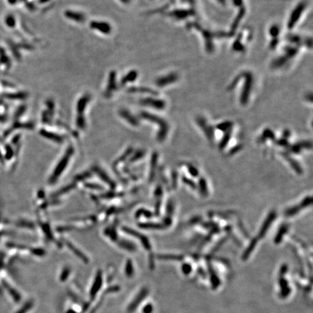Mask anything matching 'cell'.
<instances>
[{
	"label": "cell",
	"mask_w": 313,
	"mask_h": 313,
	"mask_svg": "<svg viewBox=\"0 0 313 313\" xmlns=\"http://www.w3.org/2000/svg\"><path fill=\"white\" fill-rule=\"evenodd\" d=\"M242 145H237V146H236L235 147H233V148L232 149L231 151H230V153H229V154H234L235 153L238 152L239 150H241V149H242Z\"/></svg>",
	"instance_id": "38"
},
{
	"label": "cell",
	"mask_w": 313,
	"mask_h": 313,
	"mask_svg": "<svg viewBox=\"0 0 313 313\" xmlns=\"http://www.w3.org/2000/svg\"><path fill=\"white\" fill-rule=\"evenodd\" d=\"M257 241H258V238H254L253 239H251L249 245L246 247V249L245 251H244V252L243 253V255H242V260H243L245 261L247 260L248 258H249L250 255L252 253L254 249H255V246H256V245H257Z\"/></svg>",
	"instance_id": "15"
},
{
	"label": "cell",
	"mask_w": 313,
	"mask_h": 313,
	"mask_svg": "<svg viewBox=\"0 0 313 313\" xmlns=\"http://www.w3.org/2000/svg\"><path fill=\"white\" fill-rule=\"evenodd\" d=\"M68 156H69V155H68L67 157L63 158V159H62V160H61L60 163V164H59L58 166H57V169H56V170H55V174H54L53 181H55V178H57V176H59V175H60L61 172L62 171V170H63V169H65V167L66 165H67Z\"/></svg>",
	"instance_id": "22"
},
{
	"label": "cell",
	"mask_w": 313,
	"mask_h": 313,
	"mask_svg": "<svg viewBox=\"0 0 313 313\" xmlns=\"http://www.w3.org/2000/svg\"><path fill=\"white\" fill-rule=\"evenodd\" d=\"M33 300H28V301H27L26 303L24 304V305H23V307H21V308L15 313H26L28 311H29L30 309L33 307Z\"/></svg>",
	"instance_id": "25"
},
{
	"label": "cell",
	"mask_w": 313,
	"mask_h": 313,
	"mask_svg": "<svg viewBox=\"0 0 313 313\" xmlns=\"http://www.w3.org/2000/svg\"><path fill=\"white\" fill-rule=\"evenodd\" d=\"M306 6L307 5L305 2H301L296 5V7H295V8L292 10L287 22V27L289 30L293 29L294 26L297 24L300 17L305 11Z\"/></svg>",
	"instance_id": "2"
},
{
	"label": "cell",
	"mask_w": 313,
	"mask_h": 313,
	"mask_svg": "<svg viewBox=\"0 0 313 313\" xmlns=\"http://www.w3.org/2000/svg\"><path fill=\"white\" fill-rule=\"evenodd\" d=\"M134 267H133L132 262H131L130 260H128L127 261L126 265H125V275H126L128 277H129V278H131V277H132L133 275H134Z\"/></svg>",
	"instance_id": "26"
},
{
	"label": "cell",
	"mask_w": 313,
	"mask_h": 313,
	"mask_svg": "<svg viewBox=\"0 0 313 313\" xmlns=\"http://www.w3.org/2000/svg\"><path fill=\"white\" fill-rule=\"evenodd\" d=\"M231 128L229 129V130L226 131V134L224 135L222 141H220V145H219V148H220V149H223L226 147V146L227 145L228 141H229L230 138H231Z\"/></svg>",
	"instance_id": "24"
},
{
	"label": "cell",
	"mask_w": 313,
	"mask_h": 313,
	"mask_svg": "<svg viewBox=\"0 0 313 313\" xmlns=\"http://www.w3.org/2000/svg\"><path fill=\"white\" fill-rule=\"evenodd\" d=\"M167 210H168V211L169 215H170L172 213H173V205H172V203L171 202V201H170V202H169V204H168V207H167Z\"/></svg>",
	"instance_id": "41"
},
{
	"label": "cell",
	"mask_w": 313,
	"mask_h": 313,
	"mask_svg": "<svg viewBox=\"0 0 313 313\" xmlns=\"http://www.w3.org/2000/svg\"><path fill=\"white\" fill-rule=\"evenodd\" d=\"M142 116H143L144 118H146V119H147L149 120H152V121L157 123L158 125H160V131H159L157 138H158V140H159L160 141H164V139L167 136V134H168V131L169 129L168 125L167 124L166 122H165L164 120L161 119V118L154 115L149 114V113H147V112L142 113Z\"/></svg>",
	"instance_id": "1"
},
{
	"label": "cell",
	"mask_w": 313,
	"mask_h": 313,
	"mask_svg": "<svg viewBox=\"0 0 313 313\" xmlns=\"http://www.w3.org/2000/svg\"><path fill=\"white\" fill-rule=\"evenodd\" d=\"M289 228V225L287 223L283 224L281 226H280V228H279V230H278V233H277V234L276 236V238H275V240H274V242L276 244H280V242H281L282 239H283V237L286 235V233H287Z\"/></svg>",
	"instance_id": "17"
},
{
	"label": "cell",
	"mask_w": 313,
	"mask_h": 313,
	"mask_svg": "<svg viewBox=\"0 0 313 313\" xmlns=\"http://www.w3.org/2000/svg\"><path fill=\"white\" fill-rule=\"evenodd\" d=\"M115 72H111L110 74H109V82L108 85H107V91H105L106 94L110 95V93L114 90L116 89V84H115Z\"/></svg>",
	"instance_id": "19"
},
{
	"label": "cell",
	"mask_w": 313,
	"mask_h": 313,
	"mask_svg": "<svg viewBox=\"0 0 313 313\" xmlns=\"http://www.w3.org/2000/svg\"><path fill=\"white\" fill-rule=\"evenodd\" d=\"M199 185L201 195L204 196V197H207V196L208 195V188L206 181H205L204 178H201V179H199Z\"/></svg>",
	"instance_id": "23"
},
{
	"label": "cell",
	"mask_w": 313,
	"mask_h": 313,
	"mask_svg": "<svg viewBox=\"0 0 313 313\" xmlns=\"http://www.w3.org/2000/svg\"><path fill=\"white\" fill-rule=\"evenodd\" d=\"M70 271L71 270H70V269L68 268V267H66V268H65L63 270H62V272L60 275L61 281H65V280H67V278L70 275Z\"/></svg>",
	"instance_id": "31"
},
{
	"label": "cell",
	"mask_w": 313,
	"mask_h": 313,
	"mask_svg": "<svg viewBox=\"0 0 313 313\" xmlns=\"http://www.w3.org/2000/svg\"><path fill=\"white\" fill-rule=\"evenodd\" d=\"M65 15L68 18L78 23L84 22L86 19L85 15H84V14L80 13V12H78L71 11V10H68V11H66L65 13Z\"/></svg>",
	"instance_id": "12"
},
{
	"label": "cell",
	"mask_w": 313,
	"mask_h": 313,
	"mask_svg": "<svg viewBox=\"0 0 313 313\" xmlns=\"http://www.w3.org/2000/svg\"><path fill=\"white\" fill-rule=\"evenodd\" d=\"M208 270H209V273H210V280H211L212 287H213V289H216L217 288L220 286V279H219L218 276H217V275L216 274V273H215V271L214 270L213 266H212V265L210 263L208 264Z\"/></svg>",
	"instance_id": "13"
},
{
	"label": "cell",
	"mask_w": 313,
	"mask_h": 313,
	"mask_svg": "<svg viewBox=\"0 0 313 313\" xmlns=\"http://www.w3.org/2000/svg\"><path fill=\"white\" fill-rule=\"evenodd\" d=\"M2 283L3 286L6 289V290H8L9 294L11 295V296L14 299V301H15V302H19L20 301H21V294H20L17 291H15V289H13V288H12L11 286H10V284L8 283V282L5 281V280H2Z\"/></svg>",
	"instance_id": "14"
},
{
	"label": "cell",
	"mask_w": 313,
	"mask_h": 313,
	"mask_svg": "<svg viewBox=\"0 0 313 313\" xmlns=\"http://www.w3.org/2000/svg\"><path fill=\"white\" fill-rule=\"evenodd\" d=\"M90 100H91V96L89 94L84 95L79 100L78 104H77V110H78V113L81 114V113L84 112V109H85L86 107V104L89 103Z\"/></svg>",
	"instance_id": "18"
},
{
	"label": "cell",
	"mask_w": 313,
	"mask_h": 313,
	"mask_svg": "<svg viewBox=\"0 0 313 313\" xmlns=\"http://www.w3.org/2000/svg\"><path fill=\"white\" fill-rule=\"evenodd\" d=\"M142 312L143 313H152L153 306L152 304H147V305H145V307L142 309Z\"/></svg>",
	"instance_id": "34"
},
{
	"label": "cell",
	"mask_w": 313,
	"mask_h": 313,
	"mask_svg": "<svg viewBox=\"0 0 313 313\" xmlns=\"http://www.w3.org/2000/svg\"><path fill=\"white\" fill-rule=\"evenodd\" d=\"M197 122L199 124V126L201 127V128L204 131L205 133V135L207 136V137L208 138V140H210V141L211 143H213V129L212 128V127L210 125H208L207 124L206 120L202 118H198L197 119Z\"/></svg>",
	"instance_id": "10"
},
{
	"label": "cell",
	"mask_w": 313,
	"mask_h": 313,
	"mask_svg": "<svg viewBox=\"0 0 313 313\" xmlns=\"http://www.w3.org/2000/svg\"><path fill=\"white\" fill-rule=\"evenodd\" d=\"M181 269H182L183 274H185V275H188L192 270L191 266L190 264H188V263L183 264L182 268Z\"/></svg>",
	"instance_id": "32"
},
{
	"label": "cell",
	"mask_w": 313,
	"mask_h": 313,
	"mask_svg": "<svg viewBox=\"0 0 313 313\" xmlns=\"http://www.w3.org/2000/svg\"><path fill=\"white\" fill-rule=\"evenodd\" d=\"M288 267L286 265H282V267H280V276H284L286 275V273L287 272Z\"/></svg>",
	"instance_id": "39"
},
{
	"label": "cell",
	"mask_w": 313,
	"mask_h": 313,
	"mask_svg": "<svg viewBox=\"0 0 313 313\" xmlns=\"http://www.w3.org/2000/svg\"><path fill=\"white\" fill-rule=\"evenodd\" d=\"M188 170L191 175L194 176V177H197V176L199 175V171H198V170H197V168H196L195 167H194L193 165H188Z\"/></svg>",
	"instance_id": "33"
},
{
	"label": "cell",
	"mask_w": 313,
	"mask_h": 313,
	"mask_svg": "<svg viewBox=\"0 0 313 313\" xmlns=\"http://www.w3.org/2000/svg\"><path fill=\"white\" fill-rule=\"evenodd\" d=\"M90 27L92 29L98 30L100 33L104 34H109L112 30L111 25L104 21H91L90 23Z\"/></svg>",
	"instance_id": "6"
},
{
	"label": "cell",
	"mask_w": 313,
	"mask_h": 313,
	"mask_svg": "<svg viewBox=\"0 0 313 313\" xmlns=\"http://www.w3.org/2000/svg\"><path fill=\"white\" fill-rule=\"evenodd\" d=\"M215 1L217 2L220 3V4H222V5H225L226 4V0H215Z\"/></svg>",
	"instance_id": "42"
},
{
	"label": "cell",
	"mask_w": 313,
	"mask_h": 313,
	"mask_svg": "<svg viewBox=\"0 0 313 313\" xmlns=\"http://www.w3.org/2000/svg\"><path fill=\"white\" fill-rule=\"evenodd\" d=\"M142 105L147 106V107H151L153 108L162 109H164L165 107V102L163 100H160V99L155 98H146L141 100Z\"/></svg>",
	"instance_id": "7"
},
{
	"label": "cell",
	"mask_w": 313,
	"mask_h": 313,
	"mask_svg": "<svg viewBox=\"0 0 313 313\" xmlns=\"http://www.w3.org/2000/svg\"><path fill=\"white\" fill-rule=\"evenodd\" d=\"M179 79V75L175 73H169L165 75V76H163L159 78L156 80V84L158 86H165L173 84Z\"/></svg>",
	"instance_id": "8"
},
{
	"label": "cell",
	"mask_w": 313,
	"mask_h": 313,
	"mask_svg": "<svg viewBox=\"0 0 313 313\" xmlns=\"http://www.w3.org/2000/svg\"><path fill=\"white\" fill-rule=\"evenodd\" d=\"M231 126L232 123H231V122H225V123L218 124V125H217V128L219 129V130L226 131L231 129Z\"/></svg>",
	"instance_id": "28"
},
{
	"label": "cell",
	"mask_w": 313,
	"mask_h": 313,
	"mask_svg": "<svg viewBox=\"0 0 313 313\" xmlns=\"http://www.w3.org/2000/svg\"><path fill=\"white\" fill-rule=\"evenodd\" d=\"M312 147V144L309 141H302L299 143L296 144L291 147V152L294 153H298L300 152V150L302 148H311Z\"/></svg>",
	"instance_id": "20"
},
{
	"label": "cell",
	"mask_w": 313,
	"mask_h": 313,
	"mask_svg": "<svg viewBox=\"0 0 313 313\" xmlns=\"http://www.w3.org/2000/svg\"><path fill=\"white\" fill-rule=\"evenodd\" d=\"M262 137L265 138L264 140H266L267 138H271V139L273 140L275 139V135L273 134V132L271 130H270V129H266L263 132Z\"/></svg>",
	"instance_id": "30"
},
{
	"label": "cell",
	"mask_w": 313,
	"mask_h": 313,
	"mask_svg": "<svg viewBox=\"0 0 313 313\" xmlns=\"http://www.w3.org/2000/svg\"><path fill=\"white\" fill-rule=\"evenodd\" d=\"M201 220V217L200 216H197V217H194L192 220H191L190 223L191 224H197V223H199Z\"/></svg>",
	"instance_id": "40"
},
{
	"label": "cell",
	"mask_w": 313,
	"mask_h": 313,
	"mask_svg": "<svg viewBox=\"0 0 313 313\" xmlns=\"http://www.w3.org/2000/svg\"><path fill=\"white\" fill-rule=\"evenodd\" d=\"M282 155H283V157H285L286 160L289 162V164L291 165V166L292 167V168L294 169L295 171H296V172H298L299 175H301V174L302 173V169L297 162L295 160L293 159L292 157H291V156H289L288 154H286V153H283Z\"/></svg>",
	"instance_id": "16"
},
{
	"label": "cell",
	"mask_w": 313,
	"mask_h": 313,
	"mask_svg": "<svg viewBox=\"0 0 313 313\" xmlns=\"http://www.w3.org/2000/svg\"><path fill=\"white\" fill-rule=\"evenodd\" d=\"M120 287L118 286H113L109 287L108 289L106 290V293H113V292H117V291H119Z\"/></svg>",
	"instance_id": "37"
},
{
	"label": "cell",
	"mask_w": 313,
	"mask_h": 313,
	"mask_svg": "<svg viewBox=\"0 0 313 313\" xmlns=\"http://www.w3.org/2000/svg\"><path fill=\"white\" fill-rule=\"evenodd\" d=\"M148 294H149L148 289H147V288H143V289L140 291V292L138 293L137 295H136V296L134 298V299L133 300L132 302H131L130 305H128V309H127L128 312L129 313H131L136 310V308L138 307V306L141 303V302L143 301V300L146 297H147Z\"/></svg>",
	"instance_id": "4"
},
{
	"label": "cell",
	"mask_w": 313,
	"mask_h": 313,
	"mask_svg": "<svg viewBox=\"0 0 313 313\" xmlns=\"http://www.w3.org/2000/svg\"><path fill=\"white\" fill-rule=\"evenodd\" d=\"M276 211H271L270 213L268 214L267 218L265 219V220L264 221V223H262V227H261L260 231L258 233V238L259 239H263L265 236L267 231H268V229L270 227L271 224L273 223V221L275 220L276 217Z\"/></svg>",
	"instance_id": "5"
},
{
	"label": "cell",
	"mask_w": 313,
	"mask_h": 313,
	"mask_svg": "<svg viewBox=\"0 0 313 313\" xmlns=\"http://www.w3.org/2000/svg\"><path fill=\"white\" fill-rule=\"evenodd\" d=\"M182 181H183V183H186V185H188V186H190L191 188H194V189H197V185H196L195 182H194V181H192V180L188 179V178H187V177L183 176V177H182Z\"/></svg>",
	"instance_id": "29"
},
{
	"label": "cell",
	"mask_w": 313,
	"mask_h": 313,
	"mask_svg": "<svg viewBox=\"0 0 313 313\" xmlns=\"http://www.w3.org/2000/svg\"><path fill=\"white\" fill-rule=\"evenodd\" d=\"M158 258L161 260H182L183 259V256L180 255H159Z\"/></svg>",
	"instance_id": "27"
},
{
	"label": "cell",
	"mask_w": 313,
	"mask_h": 313,
	"mask_svg": "<svg viewBox=\"0 0 313 313\" xmlns=\"http://www.w3.org/2000/svg\"><path fill=\"white\" fill-rule=\"evenodd\" d=\"M226 239H226V238H224V239H221V240L220 241V242H219L218 243H217V245H216V246H215V247H214V248H213V252H215V251H217V250H218L219 249H220V248L221 247V246H222L223 245V244H224V243H225V242H226Z\"/></svg>",
	"instance_id": "36"
},
{
	"label": "cell",
	"mask_w": 313,
	"mask_h": 313,
	"mask_svg": "<svg viewBox=\"0 0 313 313\" xmlns=\"http://www.w3.org/2000/svg\"><path fill=\"white\" fill-rule=\"evenodd\" d=\"M276 144L280 146H282V147H290L289 142H288V141L286 139V138H281V139L278 140V141H276Z\"/></svg>",
	"instance_id": "35"
},
{
	"label": "cell",
	"mask_w": 313,
	"mask_h": 313,
	"mask_svg": "<svg viewBox=\"0 0 313 313\" xmlns=\"http://www.w3.org/2000/svg\"><path fill=\"white\" fill-rule=\"evenodd\" d=\"M96 308H95L94 309H93V310H92V311H91V313H95V311H96Z\"/></svg>",
	"instance_id": "45"
},
{
	"label": "cell",
	"mask_w": 313,
	"mask_h": 313,
	"mask_svg": "<svg viewBox=\"0 0 313 313\" xmlns=\"http://www.w3.org/2000/svg\"><path fill=\"white\" fill-rule=\"evenodd\" d=\"M137 76H138L137 72H136V71H131L129 72L127 75H125V76L124 77L123 79H122L121 84H123V85H125V84H128V83L134 81L136 79V78H137Z\"/></svg>",
	"instance_id": "21"
},
{
	"label": "cell",
	"mask_w": 313,
	"mask_h": 313,
	"mask_svg": "<svg viewBox=\"0 0 313 313\" xmlns=\"http://www.w3.org/2000/svg\"><path fill=\"white\" fill-rule=\"evenodd\" d=\"M120 1L122 2L123 3H124V4H127V3L130 2L131 0H120Z\"/></svg>",
	"instance_id": "43"
},
{
	"label": "cell",
	"mask_w": 313,
	"mask_h": 313,
	"mask_svg": "<svg viewBox=\"0 0 313 313\" xmlns=\"http://www.w3.org/2000/svg\"><path fill=\"white\" fill-rule=\"evenodd\" d=\"M312 199L311 197H307L306 198L302 200V201L300 203L299 205H296V206L292 207L289 208L288 210H286L285 212V215L286 217H292L294 215H296L299 212L301 211L302 209L307 207L310 206L312 204Z\"/></svg>",
	"instance_id": "3"
},
{
	"label": "cell",
	"mask_w": 313,
	"mask_h": 313,
	"mask_svg": "<svg viewBox=\"0 0 313 313\" xmlns=\"http://www.w3.org/2000/svg\"><path fill=\"white\" fill-rule=\"evenodd\" d=\"M66 313H77L75 311L73 310V309H69V310H68V312Z\"/></svg>",
	"instance_id": "44"
},
{
	"label": "cell",
	"mask_w": 313,
	"mask_h": 313,
	"mask_svg": "<svg viewBox=\"0 0 313 313\" xmlns=\"http://www.w3.org/2000/svg\"><path fill=\"white\" fill-rule=\"evenodd\" d=\"M102 285V271L100 270L98 271L96 273V276L95 277L94 281H93L92 286L91 288V291H90V297L91 299H93L96 296L100 289H101Z\"/></svg>",
	"instance_id": "9"
},
{
	"label": "cell",
	"mask_w": 313,
	"mask_h": 313,
	"mask_svg": "<svg viewBox=\"0 0 313 313\" xmlns=\"http://www.w3.org/2000/svg\"><path fill=\"white\" fill-rule=\"evenodd\" d=\"M279 285L280 287V296L281 298H286L291 293V288L289 287L288 281L285 279L284 276H280L279 278Z\"/></svg>",
	"instance_id": "11"
}]
</instances>
